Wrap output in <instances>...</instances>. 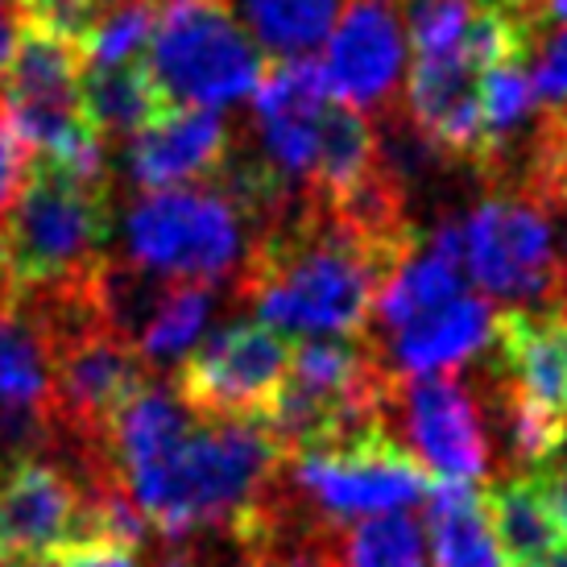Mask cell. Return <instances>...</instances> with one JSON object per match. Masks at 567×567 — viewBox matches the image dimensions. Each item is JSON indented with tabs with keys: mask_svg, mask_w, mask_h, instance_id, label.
I'll return each mask as SVG.
<instances>
[{
	"mask_svg": "<svg viewBox=\"0 0 567 567\" xmlns=\"http://www.w3.org/2000/svg\"><path fill=\"white\" fill-rule=\"evenodd\" d=\"M426 535L435 567H505L476 485H435L426 493Z\"/></svg>",
	"mask_w": 567,
	"mask_h": 567,
	"instance_id": "obj_19",
	"label": "cell"
},
{
	"mask_svg": "<svg viewBox=\"0 0 567 567\" xmlns=\"http://www.w3.org/2000/svg\"><path fill=\"white\" fill-rule=\"evenodd\" d=\"M145 71L174 109H220L257 87L266 59L233 0H171L154 17Z\"/></svg>",
	"mask_w": 567,
	"mask_h": 567,
	"instance_id": "obj_4",
	"label": "cell"
},
{
	"mask_svg": "<svg viewBox=\"0 0 567 567\" xmlns=\"http://www.w3.org/2000/svg\"><path fill=\"white\" fill-rule=\"evenodd\" d=\"M9 4H13L17 30L54 38V42L75 47L83 54V42L95 30L109 0H9Z\"/></svg>",
	"mask_w": 567,
	"mask_h": 567,
	"instance_id": "obj_26",
	"label": "cell"
},
{
	"mask_svg": "<svg viewBox=\"0 0 567 567\" xmlns=\"http://www.w3.org/2000/svg\"><path fill=\"white\" fill-rule=\"evenodd\" d=\"M252 121L261 133V158L286 187L307 195L311 171H316L319 125L331 109V92L323 66L316 59H274L257 80Z\"/></svg>",
	"mask_w": 567,
	"mask_h": 567,
	"instance_id": "obj_12",
	"label": "cell"
},
{
	"mask_svg": "<svg viewBox=\"0 0 567 567\" xmlns=\"http://www.w3.org/2000/svg\"><path fill=\"white\" fill-rule=\"evenodd\" d=\"M481 66L464 47L435 59H414L406 80V121L443 158L476 162L481 154Z\"/></svg>",
	"mask_w": 567,
	"mask_h": 567,
	"instance_id": "obj_14",
	"label": "cell"
},
{
	"mask_svg": "<svg viewBox=\"0 0 567 567\" xmlns=\"http://www.w3.org/2000/svg\"><path fill=\"white\" fill-rule=\"evenodd\" d=\"M497 378L567 414V311H505L493 328Z\"/></svg>",
	"mask_w": 567,
	"mask_h": 567,
	"instance_id": "obj_16",
	"label": "cell"
},
{
	"mask_svg": "<svg viewBox=\"0 0 567 567\" xmlns=\"http://www.w3.org/2000/svg\"><path fill=\"white\" fill-rule=\"evenodd\" d=\"M385 278L390 269L361 240L319 204L302 199L252 237L240 261L237 295L278 336L295 331L316 340H361Z\"/></svg>",
	"mask_w": 567,
	"mask_h": 567,
	"instance_id": "obj_2",
	"label": "cell"
},
{
	"mask_svg": "<svg viewBox=\"0 0 567 567\" xmlns=\"http://www.w3.org/2000/svg\"><path fill=\"white\" fill-rule=\"evenodd\" d=\"M25 174H30V150L21 145V137L13 133L9 116L0 109V212L13 204V195L25 183Z\"/></svg>",
	"mask_w": 567,
	"mask_h": 567,
	"instance_id": "obj_30",
	"label": "cell"
},
{
	"mask_svg": "<svg viewBox=\"0 0 567 567\" xmlns=\"http://www.w3.org/2000/svg\"><path fill=\"white\" fill-rule=\"evenodd\" d=\"M257 42L278 59H311L328 38L340 0H240Z\"/></svg>",
	"mask_w": 567,
	"mask_h": 567,
	"instance_id": "obj_22",
	"label": "cell"
},
{
	"mask_svg": "<svg viewBox=\"0 0 567 567\" xmlns=\"http://www.w3.org/2000/svg\"><path fill=\"white\" fill-rule=\"evenodd\" d=\"M286 473L295 485L290 497L302 505L307 518L328 530L402 514L406 505L426 497V476L385 426L299 452L286 460Z\"/></svg>",
	"mask_w": 567,
	"mask_h": 567,
	"instance_id": "obj_5",
	"label": "cell"
},
{
	"mask_svg": "<svg viewBox=\"0 0 567 567\" xmlns=\"http://www.w3.org/2000/svg\"><path fill=\"white\" fill-rule=\"evenodd\" d=\"M522 63H530V87L543 104L551 109H567V25L547 30V21H538L535 30L526 33V50Z\"/></svg>",
	"mask_w": 567,
	"mask_h": 567,
	"instance_id": "obj_29",
	"label": "cell"
},
{
	"mask_svg": "<svg viewBox=\"0 0 567 567\" xmlns=\"http://www.w3.org/2000/svg\"><path fill=\"white\" fill-rule=\"evenodd\" d=\"M109 183H83L30 162L13 204L0 212V278L17 295L87 278L109 257Z\"/></svg>",
	"mask_w": 567,
	"mask_h": 567,
	"instance_id": "obj_3",
	"label": "cell"
},
{
	"mask_svg": "<svg viewBox=\"0 0 567 567\" xmlns=\"http://www.w3.org/2000/svg\"><path fill=\"white\" fill-rule=\"evenodd\" d=\"M158 4L154 0H109L95 30L83 42V63L92 66H125L142 63V50L150 47Z\"/></svg>",
	"mask_w": 567,
	"mask_h": 567,
	"instance_id": "obj_25",
	"label": "cell"
},
{
	"mask_svg": "<svg viewBox=\"0 0 567 567\" xmlns=\"http://www.w3.org/2000/svg\"><path fill=\"white\" fill-rule=\"evenodd\" d=\"M290 373V344L266 323H228L178 364V402L199 419L261 423Z\"/></svg>",
	"mask_w": 567,
	"mask_h": 567,
	"instance_id": "obj_9",
	"label": "cell"
},
{
	"mask_svg": "<svg viewBox=\"0 0 567 567\" xmlns=\"http://www.w3.org/2000/svg\"><path fill=\"white\" fill-rule=\"evenodd\" d=\"M369 171H378V128L369 125L361 112L331 104L319 125L316 171H311L302 199H316V204L336 199L348 187H357Z\"/></svg>",
	"mask_w": 567,
	"mask_h": 567,
	"instance_id": "obj_20",
	"label": "cell"
},
{
	"mask_svg": "<svg viewBox=\"0 0 567 567\" xmlns=\"http://www.w3.org/2000/svg\"><path fill=\"white\" fill-rule=\"evenodd\" d=\"M171 109L174 104L150 80L145 63L92 66L80 75V112L95 142H109V137L133 142L142 128H150Z\"/></svg>",
	"mask_w": 567,
	"mask_h": 567,
	"instance_id": "obj_17",
	"label": "cell"
},
{
	"mask_svg": "<svg viewBox=\"0 0 567 567\" xmlns=\"http://www.w3.org/2000/svg\"><path fill=\"white\" fill-rule=\"evenodd\" d=\"M216 290L204 282H166V295L158 299L150 323L137 336V357L145 364H183L190 348L204 340L212 323Z\"/></svg>",
	"mask_w": 567,
	"mask_h": 567,
	"instance_id": "obj_21",
	"label": "cell"
},
{
	"mask_svg": "<svg viewBox=\"0 0 567 567\" xmlns=\"http://www.w3.org/2000/svg\"><path fill=\"white\" fill-rule=\"evenodd\" d=\"M59 567H137L133 551L112 547V543H83L59 555Z\"/></svg>",
	"mask_w": 567,
	"mask_h": 567,
	"instance_id": "obj_31",
	"label": "cell"
},
{
	"mask_svg": "<svg viewBox=\"0 0 567 567\" xmlns=\"http://www.w3.org/2000/svg\"><path fill=\"white\" fill-rule=\"evenodd\" d=\"M526 567H567V543L559 547V551L543 555V559H535V564H526Z\"/></svg>",
	"mask_w": 567,
	"mask_h": 567,
	"instance_id": "obj_35",
	"label": "cell"
},
{
	"mask_svg": "<svg viewBox=\"0 0 567 567\" xmlns=\"http://www.w3.org/2000/svg\"><path fill=\"white\" fill-rule=\"evenodd\" d=\"M547 17H555V21L567 25V0H547Z\"/></svg>",
	"mask_w": 567,
	"mask_h": 567,
	"instance_id": "obj_36",
	"label": "cell"
},
{
	"mask_svg": "<svg viewBox=\"0 0 567 567\" xmlns=\"http://www.w3.org/2000/svg\"><path fill=\"white\" fill-rule=\"evenodd\" d=\"M0 567H54V564H47V559H33V564H0Z\"/></svg>",
	"mask_w": 567,
	"mask_h": 567,
	"instance_id": "obj_37",
	"label": "cell"
},
{
	"mask_svg": "<svg viewBox=\"0 0 567 567\" xmlns=\"http://www.w3.org/2000/svg\"><path fill=\"white\" fill-rule=\"evenodd\" d=\"M145 567H204V564H199V555L187 551V547H162Z\"/></svg>",
	"mask_w": 567,
	"mask_h": 567,
	"instance_id": "obj_34",
	"label": "cell"
},
{
	"mask_svg": "<svg viewBox=\"0 0 567 567\" xmlns=\"http://www.w3.org/2000/svg\"><path fill=\"white\" fill-rule=\"evenodd\" d=\"M493 328H497V311L488 307V299H476L464 290L460 299L443 302L431 316L385 336V352L381 348L378 352L394 378H431L481 357L493 344Z\"/></svg>",
	"mask_w": 567,
	"mask_h": 567,
	"instance_id": "obj_15",
	"label": "cell"
},
{
	"mask_svg": "<svg viewBox=\"0 0 567 567\" xmlns=\"http://www.w3.org/2000/svg\"><path fill=\"white\" fill-rule=\"evenodd\" d=\"M228 150L233 133L220 112L171 109L128 142L125 171L145 195H154V190L187 187L195 178H216Z\"/></svg>",
	"mask_w": 567,
	"mask_h": 567,
	"instance_id": "obj_13",
	"label": "cell"
},
{
	"mask_svg": "<svg viewBox=\"0 0 567 567\" xmlns=\"http://www.w3.org/2000/svg\"><path fill=\"white\" fill-rule=\"evenodd\" d=\"M381 426L435 485H473L488 473V423L481 394L456 373L390 378Z\"/></svg>",
	"mask_w": 567,
	"mask_h": 567,
	"instance_id": "obj_8",
	"label": "cell"
},
{
	"mask_svg": "<svg viewBox=\"0 0 567 567\" xmlns=\"http://www.w3.org/2000/svg\"><path fill=\"white\" fill-rule=\"evenodd\" d=\"M543 488H547L551 514H555V522H559V535H564V543H567V464L543 476Z\"/></svg>",
	"mask_w": 567,
	"mask_h": 567,
	"instance_id": "obj_32",
	"label": "cell"
},
{
	"mask_svg": "<svg viewBox=\"0 0 567 567\" xmlns=\"http://www.w3.org/2000/svg\"><path fill=\"white\" fill-rule=\"evenodd\" d=\"M328 92L352 112H394V95L402 87L406 66V33L394 0H344V13L328 30L323 59Z\"/></svg>",
	"mask_w": 567,
	"mask_h": 567,
	"instance_id": "obj_11",
	"label": "cell"
},
{
	"mask_svg": "<svg viewBox=\"0 0 567 567\" xmlns=\"http://www.w3.org/2000/svg\"><path fill=\"white\" fill-rule=\"evenodd\" d=\"M485 518L502 559L514 567L535 564V559L564 547V535H559V522H555L551 502H547L543 476L535 473L509 476V481L488 488Z\"/></svg>",
	"mask_w": 567,
	"mask_h": 567,
	"instance_id": "obj_18",
	"label": "cell"
},
{
	"mask_svg": "<svg viewBox=\"0 0 567 567\" xmlns=\"http://www.w3.org/2000/svg\"><path fill=\"white\" fill-rule=\"evenodd\" d=\"M331 555L336 567H426L423 535L406 514H385L331 530Z\"/></svg>",
	"mask_w": 567,
	"mask_h": 567,
	"instance_id": "obj_24",
	"label": "cell"
},
{
	"mask_svg": "<svg viewBox=\"0 0 567 567\" xmlns=\"http://www.w3.org/2000/svg\"><path fill=\"white\" fill-rule=\"evenodd\" d=\"M112 468L145 526L166 538L220 530L237 543L278 497L286 456L252 419H199L145 381L109 431Z\"/></svg>",
	"mask_w": 567,
	"mask_h": 567,
	"instance_id": "obj_1",
	"label": "cell"
},
{
	"mask_svg": "<svg viewBox=\"0 0 567 567\" xmlns=\"http://www.w3.org/2000/svg\"><path fill=\"white\" fill-rule=\"evenodd\" d=\"M13 47H17L13 4H9V0H0V71H4V66H9V59H13Z\"/></svg>",
	"mask_w": 567,
	"mask_h": 567,
	"instance_id": "obj_33",
	"label": "cell"
},
{
	"mask_svg": "<svg viewBox=\"0 0 567 567\" xmlns=\"http://www.w3.org/2000/svg\"><path fill=\"white\" fill-rule=\"evenodd\" d=\"M237 567H336L331 555V530L302 514L274 538L257 543L249 551H240Z\"/></svg>",
	"mask_w": 567,
	"mask_h": 567,
	"instance_id": "obj_27",
	"label": "cell"
},
{
	"mask_svg": "<svg viewBox=\"0 0 567 567\" xmlns=\"http://www.w3.org/2000/svg\"><path fill=\"white\" fill-rule=\"evenodd\" d=\"M83 481L66 460L0 464V564L59 559L80 547Z\"/></svg>",
	"mask_w": 567,
	"mask_h": 567,
	"instance_id": "obj_10",
	"label": "cell"
},
{
	"mask_svg": "<svg viewBox=\"0 0 567 567\" xmlns=\"http://www.w3.org/2000/svg\"><path fill=\"white\" fill-rule=\"evenodd\" d=\"M555 307H559V311H567V286H564V295H559V302H555Z\"/></svg>",
	"mask_w": 567,
	"mask_h": 567,
	"instance_id": "obj_38",
	"label": "cell"
},
{
	"mask_svg": "<svg viewBox=\"0 0 567 567\" xmlns=\"http://www.w3.org/2000/svg\"><path fill=\"white\" fill-rule=\"evenodd\" d=\"M476 17V0H414L410 4V42L414 59H435L464 47Z\"/></svg>",
	"mask_w": 567,
	"mask_h": 567,
	"instance_id": "obj_28",
	"label": "cell"
},
{
	"mask_svg": "<svg viewBox=\"0 0 567 567\" xmlns=\"http://www.w3.org/2000/svg\"><path fill=\"white\" fill-rule=\"evenodd\" d=\"M493 402H497V414L505 423V443H509V456L518 468H543L564 452L567 414L526 398L505 378H493Z\"/></svg>",
	"mask_w": 567,
	"mask_h": 567,
	"instance_id": "obj_23",
	"label": "cell"
},
{
	"mask_svg": "<svg viewBox=\"0 0 567 567\" xmlns=\"http://www.w3.org/2000/svg\"><path fill=\"white\" fill-rule=\"evenodd\" d=\"M551 207L526 187H488V195L460 224L464 261L473 282L493 299L559 302L567 286V252Z\"/></svg>",
	"mask_w": 567,
	"mask_h": 567,
	"instance_id": "obj_6",
	"label": "cell"
},
{
	"mask_svg": "<svg viewBox=\"0 0 567 567\" xmlns=\"http://www.w3.org/2000/svg\"><path fill=\"white\" fill-rule=\"evenodd\" d=\"M128 261L166 282H220L245 257V220L216 187L145 195L125 220Z\"/></svg>",
	"mask_w": 567,
	"mask_h": 567,
	"instance_id": "obj_7",
	"label": "cell"
}]
</instances>
